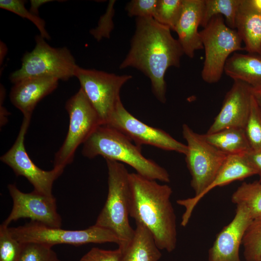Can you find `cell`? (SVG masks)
Segmentation results:
<instances>
[{"label":"cell","instance_id":"2","mask_svg":"<svg viewBox=\"0 0 261 261\" xmlns=\"http://www.w3.org/2000/svg\"><path fill=\"white\" fill-rule=\"evenodd\" d=\"M130 217L146 228L158 247L173 251L177 243L176 216L172 188L137 173H130Z\"/></svg>","mask_w":261,"mask_h":261},{"label":"cell","instance_id":"14","mask_svg":"<svg viewBox=\"0 0 261 261\" xmlns=\"http://www.w3.org/2000/svg\"><path fill=\"white\" fill-rule=\"evenodd\" d=\"M226 93L221 109L207 131L212 133L228 128L244 129L251 105L252 87L233 80Z\"/></svg>","mask_w":261,"mask_h":261},{"label":"cell","instance_id":"11","mask_svg":"<svg viewBox=\"0 0 261 261\" xmlns=\"http://www.w3.org/2000/svg\"><path fill=\"white\" fill-rule=\"evenodd\" d=\"M30 118L24 117L14 143L0 157V160L9 166L16 176L26 178L33 186L34 190L48 196H53V183L64 170L53 167L50 171H45L39 168L30 159L24 145L25 137Z\"/></svg>","mask_w":261,"mask_h":261},{"label":"cell","instance_id":"27","mask_svg":"<svg viewBox=\"0 0 261 261\" xmlns=\"http://www.w3.org/2000/svg\"><path fill=\"white\" fill-rule=\"evenodd\" d=\"M244 130L251 150L261 148V110L252 95L249 113Z\"/></svg>","mask_w":261,"mask_h":261},{"label":"cell","instance_id":"35","mask_svg":"<svg viewBox=\"0 0 261 261\" xmlns=\"http://www.w3.org/2000/svg\"><path fill=\"white\" fill-rule=\"evenodd\" d=\"M53 1L51 0H30V7L29 10L34 14L38 15L39 8L46 3Z\"/></svg>","mask_w":261,"mask_h":261},{"label":"cell","instance_id":"22","mask_svg":"<svg viewBox=\"0 0 261 261\" xmlns=\"http://www.w3.org/2000/svg\"><path fill=\"white\" fill-rule=\"evenodd\" d=\"M203 135L209 143L227 155L245 154L251 150L243 128H228Z\"/></svg>","mask_w":261,"mask_h":261},{"label":"cell","instance_id":"8","mask_svg":"<svg viewBox=\"0 0 261 261\" xmlns=\"http://www.w3.org/2000/svg\"><path fill=\"white\" fill-rule=\"evenodd\" d=\"M65 108L69 116L68 130L54 160V168L62 170L72 162L78 146L83 145L102 124L97 112L81 88L67 101Z\"/></svg>","mask_w":261,"mask_h":261},{"label":"cell","instance_id":"25","mask_svg":"<svg viewBox=\"0 0 261 261\" xmlns=\"http://www.w3.org/2000/svg\"><path fill=\"white\" fill-rule=\"evenodd\" d=\"M246 261H261V217L253 219L242 241Z\"/></svg>","mask_w":261,"mask_h":261},{"label":"cell","instance_id":"18","mask_svg":"<svg viewBox=\"0 0 261 261\" xmlns=\"http://www.w3.org/2000/svg\"><path fill=\"white\" fill-rule=\"evenodd\" d=\"M204 0H183L182 10L174 29L184 54L193 58L196 50L203 49L198 31L201 26Z\"/></svg>","mask_w":261,"mask_h":261},{"label":"cell","instance_id":"30","mask_svg":"<svg viewBox=\"0 0 261 261\" xmlns=\"http://www.w3.org/2000/svg\"><path fill=\"white\" fill-rule=\"evenodd\" d=\"M19 261H61L50 246L37 243H22Z\"/></svg>","mask_w":261,"mask_h":261},{"label":"cell","instance_id":"36","mask_svg":"<svg viewBox=\"0 0 261 261\" xmlns=\"http://www.w3.org/2000/svg\"><path fill=\"white\" fill-rule=\"evenodd\" d=\"M252 95L261 110V86L256 87H252Z\"/></svg>","mask_w":261,"mask_h":261},{"label":"cell","instance_id":"4","mask_svg":"<svg viewBox=\"0 0 261 261\" xmlns=\"http://www.w3.org/2000/svg\"><path fill=\"white\" fill-rule=\"evenodd\" d=\"M108 191L105 203L95 224L113 232L122 248L133 238L135 230L129 222L130 188L127 169L121 162L106 159Z\"/></svg>","mask_w":261,"mask_h":261},{"label":"cell","instance_id":"9","mask_svg":"<svg viewBox=\"0 0 261 261\" xmlns=\"http://www.w3.org/2000/svg\"><path fill=\"white\" fill-rule=\"evenodd\" d=\"M182 134L187 143L185 155L191 177L190 185L197 196L212 183L227 155L186 124L182 126Z\"/></svg>","mask_w":261,"mask_h":261},{"label":"cell","instance_id":"7","mask_svg":"<svg viewBox=\"0 0 261 261\" xmlns=\"http://www.w3.org/2000/svg\"><path fill=\"white\" fill-rule=\"evenodd\" d=\"M12 235L21 243H37L53 247L58 244L80 246L87 244L114 243L121 245L111 231L95 224L84 230H69L30 221L24 225L9 227Z\"/></svg>","mask_w":261,"mask_h":261},{"label":"cell","instance_id":"31","mask_svg":"<svg viewBox=\"0 0 261 261\" xmlns=\"http://www.w3.org/2000/svg\"><path fill=\"white\" fill-rule=\"evenodd\" d=\"M158 0H132L127 3L125 10L129 16L153 17Z\"/></svg>","mask_w":261,"mask_h":261},{"label":"cell","instance_id":"28","mask_svg":"<svg viewBox=\"0 0 261 261\" xmlns=\"http://www.w3.org/2000/svg\"><path fill=\"white\" fill-rule=\"evenodd\" d=\"M25 2L26 1L24 0H0V7L30 20L38 29L43 38L46 40L50 39V36L46 29L44 20L28 10L25 6Z\"/></svg>","mask_w":261,"mask_h":261},{"label":"cell","instance_id":"32","mask_svg":"<svg viewBox=\"0 0 261 261\" xmlns=\"http://www.w3.org/2000/svg\"><path fill=\"white\" fill-rule=\"evenodd\" d=\"M115 2V0H111L109 2L106 12L101 17L98 27L90 31L98 41H100L102 38L110 37V33L114 27L112 17L114 14L113 5Z\"/></svg>","mask_w":261,"mask_h":261},{"label":"cell","instance_id":"24","mask_svg":"<svg viewBox=\"0 0 261 261\" xmlns=\"http://www.w3.org/2000/svg\"><path fill=\"white\" fill-rule=\"evenodd\" d=\"M241 0H204L201 26L204 28L211 18L220 14L225 17L226 25L235 29L236 17Z\"/></svg>","mask_w":261,"mask_h":261},{"label":"cell","instance_id":"33","mask_svg":"<svg viewBox=\"0 0 261 261\" xmlns=\"http://www.w3.org/2000/svg\"><path fill=\"white\" fill-rule=\"evenodd\" d=\"M121 251L118 247L115 250L92 248L79 261H121Z\"/></svg>","mask_w":261,"mask_h":261},{"label":"cell","instance_id":"26","mask_svg":"<svg viewBox=\"0 0 261 261\" xmlns=\"http://www.w3.org/2000/svg\"><path fill=\"white\" fill-rule=\"evenodd\" d=\"M183 0H158L153 18L174 30L181 14Z\"/></svg>","mask_w":261,"mask_h":261},{"label":"cell","instance_id":"16","mask_svg":"<svg viewBox=\"0 0 261 261\" xmlns=\"http://www.w3.org/2000/svg\"><path fill=\"white\" fill-rule=\"evenodd\" d=\"M254 175H257L256 171L244 154L227 155L216 177L205 189L197 196L176 201L179 205L185 208L181 225L183 227L187 226L195 206L214 188L228 185L235 181L242 180Z\"/></svg>","mask_w":261,"mask_h":261},{"label":"cell","instance_id":"38","mask_svg":"<svg viewBox=\"0 0 261 261\" xmlns=\"http://www.w3.org/2000/svg\"><path fill=\"white\" fill-rule=\"evenodd\" d=\"M252 5L261 13V0H250Z\"/></svg>","mask_w":261,"mask_h":261},{"label":"cell","instance_id":"10","mask_svg":"<svg viewBox=\"0 0 261 261\" xmlns=\"http://www.w3.org/2000/svg\"><path fill=\"white\" fill-rule=\"evenodd\" d=\"M76 77L87 97L99 115L102 124H106L121 101L122 86L132 78L131 75H117L95 69L77 66Z\"/></svg>","mask_w":261,"mask_h":261},{"label":"cell","instance_id":"39","mask_svg":"<svg viewBox=\"0 0 261 261\" xmlns=\"http://www.w3.org/2000/svg\"></svg>","mask_w":261,"mask_h":261},{"label":"cell","instance_id":"13","mask_svg":"<svg viewBox=\"0 0 261 261\" xmlns=\"http://www.w3.org/2000/svg\"><path fill=\"white\" fill-rule=\"evenodd\" d=\"M8 189L13 200V207L3 224L9 226L21 218H29L53 227H61L62 219L57 210V202L54 196H48L33 190L29 193L20 191L15 184L8 185Z\"/></svg>","mask_w":261,"mask_h":261},{"label":"cell","instance_id":"34","mask_svg":"<svg viewBox=\"0 0 261 261\" xmlns=\"http://www.w3.org/2000/svg\"><path fill=\"white\" fill-rule=\"evenodd\" d=\"M244 155L256 171L257 175L259 176V181L261 183V148L250 150Z\"/></svg>","mask_w":261,"mask_h":261},{"label":"cell","instance_id":"23","mask_svg":"<svg viewBox=\"0 0 261 261\" xmlns=\"http://www.w3.org/2000/svg\"><path fill=\"white\" fill-rule=\"evenodd\" d=\"M232 202L244 205L253 219L261 217V183L258 181L243 182L233 193Z\"/></svg>","mask_w":261,"mask_h":261},{"label":"cell","instance_id":"1","mask_svg":"<svg viewBox=\"0 0 261 261\" xmlns=\"http://www.w3.org/2000/svg\"><path fill=\"white\" fill-rule=\"evenodd\" d=\"M130 50L119 68H136L150 80L153 93L160 102L166 101L164 76L170 67L179 68L184 54L171 29L153 17H136Z\"/></svg>","mask_w":261,"mask_h":261},{"label":"cell","instance_id":"3","mask_svg":"<svg viewBox=\"0 0 261 261\" xmlns=\"http://www.w3.org/2000/svg\"><path fill=\"white\" fill-rule=\"evenodd\" d=\"M116 129L105 124L99 126L83 144L82 153L89 159L102 156L127 164L136 173L150 179L170 182L167 171L152 160L144 156L141 146Z\"/></svg>","mask_w":261,"mask_h":261},{"label":"cell","instance_id":"6","mask_svg":"<svg viewBox=\"0 0 261 261\" xmlns=\"http://www.w3.org/2000/svg\"><path fill=\"white\" fill-rule=\"evenodd\" d=\"M200 33L205 53L201 76L207 83H216L221 79L230 56L244 50L242 40L220 14L213 16Z\"/></svg>","mask_w":261,"mask_h":261},{"label":"cell","instance_id":"37","mask_svg":"<svg viewBox=\"0 0 261 261\" xmlns=\"http://www.w3.org/2000/svg\"><path fill=\"white\" fill-rule=\"evenodd\" d=\"M7 52L6 45L1 41H0V64H2Z\"/></svg>","mask_w":261,"mask_h":261},{"label":"cell","instance_id":"17","mask_svg":"<svg viewBox=\"0 0 261 261\" xmlns=\"http://www.w3.org/2000/svg\"><path fill=\"white\" fill-rule=\"evenodd\" d=\"M59 80L53 77H38L22 80L14 84L9 97L11 103L23 114L31 118L37 104L55 90Z\"/></svg>","mask_w":261,"mask_h":261},{"label":"cell","instance_id":"15","mask_svg":"<svg viewBox=\"0 0 261 261\" xmlns=\"http://www.w3.org/2000/svg\"><path fill=\"white\" fill-rule=\"evenodd\" d=\"M252 218L242 205H236L232 220L218 233L208 251V261H242L239 249Z\"/></svg>","mask_w":261,"mask_h":261},{"label":"cell","instance_id":"20","mask_svg":"<svg viewBox=\"0 0 261 261\" xmlns=\"http://www.w3.org/2000/svg\"><path fill=\"white\" fill-rule=\"evenodd\" d=\"M224 72L233 80L252 87L261 86V53H233L227 59Z\"/></svg>","mask_w":261,"mask_h":261},{"label":"cell","instance_id":"21","mask_svg":"<svg viewBox=\"0 0 261 261\" xmlns=\"http://www.w3.org/2000/svg\"><path fill=\"white\" fill-rule=\"evenodd\" d=\"M132 239L121 251V261H158L161 257L154 238L144 225L136 223Z\"/></svg>","mask_w":261,"mask_h":261},{"label":"cell","instance_id":"19","mask_svg":"<svg viewBox=\"0 0 261 261\" xmlns=\"http://www.w3.org/2000/svg\"><path fill=\"white\" fill-rule=\"evenodd\" d=\"M235 29L244 43L247 53H261V13L250 0H241Z\"/></svg>","mask_w":261,"mask_h":261},{"label":"cell","instance_id":"12","mask_svg":"<svg viewBox=\"0 0 261 261\" xmlns=\"http://www.w3.org/2000/svg\"><path fill=\"white\" fill-rule=\"evenodd\" d=\"M105 125L119 130L140 146L149 145L184 155L187 152L186 145L164 130L147 125L135 117L125 109L121 101Z\"/></svg>","mask_w":261,"mask_h":261},{"label":"cell","instance_id":"29","mask_svg":"<svg viewBox=\"0 0 261 261\" xmlns=\"http://www.w3.org/2000/svg\"><path fill=\"white\" fill-rule=\"evenodd\" d=\"M23 244L10 233L9 227L2 223L0 226V261H19Z\"/></svg>","mask_w":261,"mask_h":261},{"label":"cell","instance_id":"5","mask_svg":"<svg viewBox=\"0 0 261 261\" xmlns=\"http://www.w3.org/2000/svg\"><path fill=\"white\" fill-rule=\"evenodd\" d=\"M35 40L34 49L23 56L21 67L10 74L9 80L12 83L14 84L38 77H53L67 81L75 76L78 65L68 48L52 47L40 35H36Z\"/></svg>","mask_w":261,"mask_h":261}]
</instances>
